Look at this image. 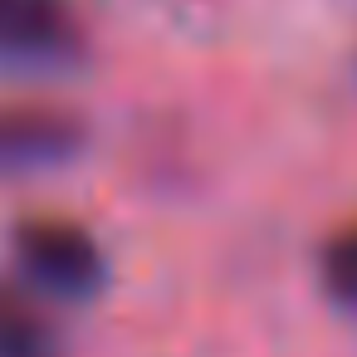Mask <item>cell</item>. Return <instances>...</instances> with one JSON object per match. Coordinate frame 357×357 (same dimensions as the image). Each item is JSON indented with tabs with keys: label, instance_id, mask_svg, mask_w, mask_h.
Segmentation results:
<instances>
[{
	"label": "cell",
	"instance_id": "obj_1",
	"mask_svg": "<svg viewBox=\"0 0 357 357\" xmlns=\"http://www.w3.org/2000/svg\"><path fill=\"white\" fill-rule=\"evenodd\" d=\"M10 269L35 303H69V308L93 303L113 279V259L98 230L54 211L20 215L10 225Z\"/></svg>",
	"mask_w": 357,
	"mask_h": 357
},
{
	"label": "cell",
	"instance_id": "obj_2",
	"mask_svg": "<svg viewBox=\"0 0 357 357\" xmlns=\"http://www.w3.org/2000/svg\"><path fill=\"white\" fill-rule=\"evenodd\" d=\"M89 54V25L74 0H0V69L59 74Z\"/></svg>",
	"mask_w": 357,
	"mask_h": 357
},
{
	"label": "cell",
	"instance_id": "obj_3",
	"mask_svg": "<svg viewBox=\"0 0 357 357\" xmlns=\"http://www.w3.org/2000/svg\"><path fill=\"white\" fill-rule=\"evenodd\" d=\"M89 128L64 103L0 98V176H35L84 157Z\"/></svg>",
	"mask_w": 357,
	"mask_h": 357
},
{
	"label": "cell",
	"instance_id": "obj_4",
	"mask_svg": "<svg viewBox=\"0 0 357 357\" xmlns=\"http://www.w3.org/2000/svg\"><path fill=\"white\" fill-rule=\"evenodd\" d=\"M0 357H54V323L15 279H0Z\"/></svg>",
	"mask_w": 357,
	"mask_h": 357
},
{
	"label": "cell",
	"instance_id": "obj_5",
	"mask_svg": "<svg viewBox=\"0 0 357 357\" xmlns=\"http://www.w3.org/2000/svg\"><path fill=\"white\" fill-rule=\"evenodd\" d=\"M318 289L328 303L357 313V220H342L318 245Z\"/></svg>",
	"mask_w": 357,
	"mask_h": 357
}]
</instances>
